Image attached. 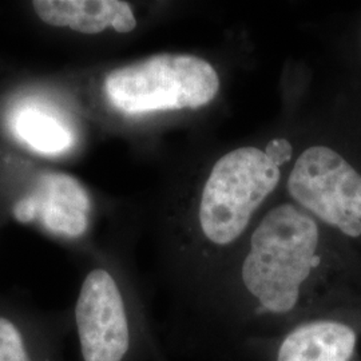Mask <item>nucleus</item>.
<instances>
[{
	"instance_id": "obj_1",
	"label": "nucleus",
	"mask_w": 361,
	"mask_h": 361,
	"mask_svg": "<svg viewBox=\"0 0 361 361\" xmlns=\"http://www.w3.org/2000/svg\"><path fill=\"white\" fill-rule=\"evenodd\" d=\"M328 264L317 222L290 204L274 207L250 234L231 280L177 331V347L207 361H235L249 338L276 335L312 314L361 308L336 297Z\"/></svg>"
},
{
	"instance_id": "obj_2",
	"label": "nucleus",
	"mask_w": 361,
	"mask_h": 361,
	"mask_svg": "<svg viewBox=\"0 0 361 361\" xmlns=\"http://www.w3.org/2000/svg\"><path fill=\"white\" fill-rule=\"evenodd\" d=\"M279 165L257 147H238L222 155L212 169L198 210L204 247L214 255L235 245L255 212L277 188Z\"/></svg>"
},
{
	"instance_id": "obj_3",
	"label": "nucleus",
	"mask_w": 361,
	"mask_h": 361,
	"mask_svg": "<svg viewBox=\"0 0 361 361\" xmlns=\"http://www.w3.org/2000/svg\"><path fill=\"white\" fill-rule=\"evenodd\" d=\"M74 317L82 361H168L152 326L104 268L85 277Z\"/></svg>"
},
{
	"instance_id": "obj_4",
	"label": "nucleus",
	"mask_w": 361,
	"mask_h": 361,
	"mask_svg": "<svg viewBox=\"0 0 361 361\" xmlns=\"http://www.w3.org/2000/svg\"><path fill=\"white\" fill-rule=\"evenodd\" d=\"M104 94L116 110L135 116L200 109L219 90V77L207 61L183 54H158L113 70Z\"/></svg>"
},
{
	"instance_id": "obj_5",
	"label": "nucleus",
	"mask_w": 361,
	"mask_h": 361,
	"mask_svg": "<svg viewBox=\"0 0 361 361\" xmlns=\"http://www.w3.org/2000/svg\"><path fill=\"white\" fill-rule=\"evenodd\" d=\"M293 200L352 240L361 237V174L335 150L312 146L288 178Z\"/></svg>"
},
{
	"instance_id": "obj_6",
	"label": "nucleus",
	"mask_w": 361,
	"mask_h": 361,
	"mask_svg": "<svg viewBox=\"0 0 361 361\" xmlns=\"http://www.w3.org/2000/svg\"><path fill=\"white\" fill-rule=\"evenodd\" d=\"M235 361H361V308L328 310L249 338Z\"/></svg>"
},
{
	"instance_id": "obj_7",
	"label": "nucleus",
	"mask_w": 361,
	"mask_h": 361,
	"mask_svg": "<svg viewBox=\"0 0 361 361\" xmlns=\"http://www.w3.org/2000/svg\"><path fill=\"white\" fill-rule=\"evenodd\" d=\"M91 201L83 185L65 173H47L35 189L13 207V217L22 224L37 221L49 232L77 238L89 228Z\"/></svg>"
},
{
	"instance_id": "obj_8",
	"label": "nucleus",
	"mask_w": 361,
	"mask_h": 361,
	"mask_svg": "<svg viewBox=\"0 0 361 361\" xmlns=\"http://www.w3.org/2000/svg\"><path fill=\"white\" fill-rule=\"evenodd\" d=\"M32 8L44 23L82 34H99L109 27L128 34L137 27L129 3L119 0H35Z\"/></svg>"
},
{
	"instance_id": "obj_9",
	"label": "nucleus",
	"mask_w": 361,
	"mask_h": 361,
	"mask_svg": "<svg viewBox=\"0 0 361 361\" xmlns=\"http://www.w3.org/2000/svg\"><path fill=\"white\" fill-rule=\"evenodd\" d=\"M13 129L23 142L40 154H61L74 143V135L66 125L37 109L19 111L13 121Z\"/></svg>"
},
{
	"instance_id": "obj_10",
	"label": "nucleus",
	"mask_w": 361,
	"mask_h": 361,
	"mask_svg": "<svg viewBox=\"0 0 361 361\" xmlns=\"http://www.w3.org/2000/svg\"><path fill=\"white\" fill-rule=\"evenodd\" d=\"M0 361H34L18 324L0 314Z\"/></svg>"
},
{
	"instance_id": "obj_11",
	"label": "nucleus",
	"mask_w": 361,
	"mask_h": 361,
	"mask_svg": "<svg viewBox=\"0 0 361 361\" xmlns=\"http://www.w3.org/2000/svg\"><path fill=\"white\" fill-rule=\"evenodd\" d=\"M265 153L269 155L271 159L280 166L281 164H284L290 158L292 149H290V145L285 140H274L268 145V149Z\"/></svg>"
}]
</instances>
